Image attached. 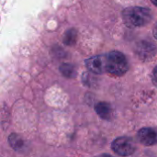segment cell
I'll return each mask as SVG.
<instances>
[{
    "instance_id": "cell-1",
    "label": "cell",
    "mask_w": 157,
    "mask_h": 157,
    "mask_svg": "<svg viewBox=\"0 0 157 157\" xmlns=\"http://www.w3.org/2000/svg\"><path fill=\"white\" fill-rule=\"evenodd\" d=\"M122 20L128 28H140L146 26L153 17L151 10L143 6H130L122 11Z\"/></svg>"
},
{
    "instance_id": "cell-2",
    "label": "cell",
    "mask_w": 157,
    "mask_h": 157,
    "mask_svg": "<svg viewBox=\"0 0 157 157\" xmlns=\"http://www.w3.org/2000/svg\"><path fill=\"white\" fill-rule=\"evenodd\" d=\"M106 73L114 76H122L129 70V63L126 56L118 51H112L106 54Z\"/></svg>"
},
{
    "instance_id": "cell-3",
    "label": "cell",
    "mask_w": 157,
    "mask_h": 157,
    "mask_svg": "<svg viewBox=\"0 0 157 157\" xmlns=\"http://www.w3.org/2000/svg\"><path fill=\"white\" fill-rule=\"evenodd\" d=\"M112 151L121 156H129L135 153L136 145L134 141L127 136L116 138L111 144Z\"/></svg>"
},
{
    "instance_id": "cell-4",
    "label": "cell",
    "mask_w": 157,
    "mask_h": 157,
    "mask_svg": "<svg viewBox=\"0 0 157 157\" xmlns=\"http://www.w3.org/2000/svg\"><path fill=\"white\" fill-rule=\"evenodd\" d=\"M134 52L141 61L147 62L152 60L156 55L157 47L154 42L143 40L136 43Z\"/></svg>"
},
{
    "instance_id": "cell-5",
    "label": "cell",
    "mask_w": 157,
    "mask_h": 157,
    "mask_svg": "<svg viewBox=\"0 0 157 157\" xmlns=\"http://www.w3.org/2000/svg\"><path fill=\"white\" fill-rule=\"evenodd\" d=\"M86 68L93 74L101 75L106 73V63H107V56L106 54L93 56L86 60Z\"/></svg>"
},
{
    "instance_id": "cell-6",
    "label": "cell",
    "mask_w": 157,
    "mask_h": 157,
    "mask_svg": "<svg viewBox=\"0 0 157 157\" xmlns=\"http://www.w3.org/2000/svg\"><path fill=\"white\" fill-rule=\"evenodd\" d=\"M137 138L145 146L155 145L157 144V129L151 127L142 128L137 133Z\"/></svg>"
},
{
    "instance_id": "cell-7",
    "label": "cell",
    "mask_w": 157,
    "mask_h": 157,
    "mask_svg": "<svg viewBox=\"0 0 157 157\" xmlns=\"http://www.w3.org/2000/svg\"><path fill=\"white\" fill-rule=\"evenodd\" d=\"M95 110L98 113V115L105 120V121H110L113 117V109L108 102H98L95 106Z\"/></svg>"
},
{
    "instance_id": "cell-8",
    "label": "cell",
    "mask_w": 157,
    "mask_h": 157,
    "mask_svg": "<svg viewBox=\"0 0 157 157\" xmlns=\"http://www.w3.org/2000/svg\"><path fill=\"white\" fill-rule=\"evenodd\" d=\"M63 43L67 46H73L77 40V31L75 29H70L65 31L63 35Z\"/></svg>"
},
{
    "instance_id": "cell-9",
    "label": "cell",
    "mask_w": 157,
    "mask_h": 157,
    "mask_svg": "<svg viewBox=\"0 0 157 157\" xmlns=\"http://www.w3.org/2000/svg\"><path fill=\"white\" fill-rule=\"evenodd\" d=\"M60 71L62 75L67 78H73L76 75L75 68L70 63H63L60 66Z\"/></svg>"
},
{
    "instance_id": "cell-10",
    "label": "cell",
    "mask_w": 157,
    "mask_h": 157,
    "mask_svg": "<svg viewBox=\"0 0 157 157\" xmlns=\"http://www.w3.org/2000/svg\"><path fill=\"white\" fill-rule=\"evenodd\" d=\"M8 142L10 146L16 151H18L23 147V140L17 134H11L8 138Z\"/></svg>"
},
{
    "instance_id": "cell-11",
    "label": "cell",
    "mask_w": 157,
    "mask_h": 157,
    "mask_svg": "<svg viewBox=\"0 0 157 157\" xmlns=\"http://www.w3.org/2000/svg\"><path fill=\"white\" fill-rule=\"evenodd\" d=\"M95 78L88 73H85L83 75V82L86 86H92V85L94 84Z\"/></svg>"
},
{
    "instance_id": "cell-12",
    "label": "cell",
    "mask_w": 157,
    "mask_h": 157,
    "mask_svg": "<svg viewBox=\"0 0 157 157\" xmlns=\"http://www.w3.org/2000/svg\"><path fill=\"white\" fill-rule=\"evenodd\" d=\"M152 81L153 84L157 87V65L154 68L153 73H152Z\"/></svg>"
},
{
    "instance_id": "cell-13",
    "label": "cell",
    "mask_w": 157,
    "mask_h": 157,
    "mask_svg": "<svg viewBox=\"0 0 157 157\" xmlns=\"http://www.w3.org/2000/svg\"><path fill=\"white\" fill-rule=\"evenodd\" d=\"M153 33H154V36L155 38L157 40V22L155 24L154 26V29H153Z\"/></svg>"
},
{
    "instance_id": "cell-14",
    "label": "cell",
    "mask_w": 157,
    "mask_h": 157,
    "mask_svg": "<svg viewBox=\"0 0 157 157\" xmlns=\"http://www.w3.org/2000/svg\"><path fill=\"white\" fill-rule=\"evenodd\" d=\"M151 1H152V3H153L155 6H157V0H151Z\"/></svg>"
}]
</instances>
